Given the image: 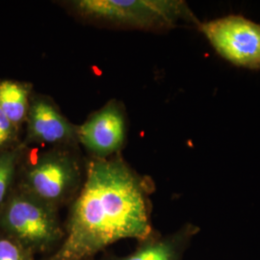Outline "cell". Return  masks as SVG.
Returning a JSON list of instances; mask_svg holds the SVG:
<instances>
[{
	"label": "cell",
	"instance_id": "3957f363",
	"mask_svg": "<svg viewBox=\"0 0 260 260\" xmlns=\"http://www.w3.org/2000/svg\"><path fill=\"white\" fill-rule=\"evenodd\" d=\"M19 174V189L60 210L78 195L86 163L78 148H50L31 159L23 156Z\"/></svg>",
	"mask_w": 260,
	"mask_h": 260
},
{
	"label": "cell",
	"instance_id": "8992f818",
	"mask_svg": "<svg viewBox=\"0 0 260 260\" xmlns=\"http://www.w3.org/2000/svg\"><path fill=\"white\" fill-rule=\"evenodd\" d=\"M26 135L22 144L50 148H78L77 126L69 121L54 101L33 93L26 119Z\"/></svg>",
	"mask_w": 260,
	"mask_h": 260
},
{
	"label": "cell",
	"instance_id": "8fae6325",
	"mask_svg": "<svg viewBox=\"0 0 260 260\" xmlns=\"http://www.w3.org/2000/svg\"><path fill=\"white\" fill-rule=\"evenodd\" d=\"M0 260H36L35 254L8 234L0 232Z\"/></svg>",
	"mask_w": 260,
	"mask_h": 260
},
{
	"label": "cell",
	"instance_id": "7a4b0ae2",
	"mask_svg": "<svg viewBox=\"0 0 260 260\" xmlns=\"http://www.w3.org/2000/svg\"><path fill=\"white\" fill-rule=\"evenodd\" d=\"M64 4L75 17L110 27L166 31L180 23L197 22L183 1L72 0Z\"/></svg>",
	"mask_w": 260,
	"mask_h": 260
},
{
	"label": "cell",
	"instance_id": "5b68a950",
	"mask_svg": "<svg viewBox=\"0 0 260 260\" xmlns=\"http://www.w3.org/2000/svg\"><path fill=\"white\" fill-rule=\"evenodd\" d=\"M202 30L214 48L234 65L260 69V25L239 16L203 24Z\"/></svg>",
	"mask_w": 260,
	"mask_h": 260
},
{
	"label": "cell",
	"instance_id": "52a82bcc",
	"mask_svg": "<svg viewBox=\"0 0 260 260\" xmlns=\"http://www.w3.org/2000/svg\"><path fill=\"white\" fill-rule=\"evenodd\" d=\"M79 145L91 159H105L121 153L126 138V117L120 102L112 100L77 126Z\"/></svg>",
	"mask_w": 260,
	"mask_h": 260
},
{
	"label": "cell",
	"instance_id": "277c9868",
	"mask_svg": "<svg viewBox=\"0 0 260 260\" xmlns=\"http://www.w3.org/2000/svg\"><path fill=\"white\" fill-rule=\"evenodd\" d=\"M0 232L18 240L34 254L51 255L65 238L59 210L18 186L0 209Z\"/></svg>",
	"mask_w": 260,
	"mask_h": 260
},
{
	"label": "cell",
	"instance_id": "7c38bea8",
	"mask_svg": "<svg viewBox=\"0 0 260 260\" xmlns=\"http://www.w3.org/2000/svg\"><path fill=\"white\" fill-rule=\"evenodd\" d=\"M19 131L0 109V153L19 147Z\"/></svg>",
	"mask_w": 260,
	"mask_h": 260
},
{
	"label": "cell",
	"instance_id": "9c48e42d",
	"mask_svg": "<svg viewBox=\"0 0 260 260\" xmlns=\"http://www.w3.org/2000/svg\"><path fill=\"white\" fill-rule=\"evenodd\" d=\"M33 93L32 85L28 82L0 80V109L18 129L26 122Z\"/></svg>",
	"mask_w": 260,
	"mask_h": 260
},
{
	"label": "cell",
	"instance_id": "ba28073f",
	"mask_svg": "<svg viewBox=\"0 0 260 260\" xmlns=\"http://www.w3.org/2000/svg\"><path fill=\"white\" fill-rule=\"evenodd\" d=\"M199 229L187 223L175 233L160 235L155 233L143 241L135 251L125 256L107 253L99 260H183L191 240Z\"/></svg>",
	"mask_w": 260,
	"mask_h": 260
},
{
	"label": "cell",
	"instance_id": "30bf717a",
	"mask_svg": "<svg viewBox=\"0 0 260 260\" xmlns=\"http://www.w3.org/2000/svg\"><path fill=\"white\" fill-rule=\"evenodd\" d=\"M25 150L26 147L21 143L19 147L0 153V209L15 188Z\"/></svg>",
	"mask_w": 260,
	"mask_h": 260
},
{
	"label": "cell",
	"instance_id": "6da1fadb",
	"mask_svg": "<svg viewBox=\"0 0 260 260\" xmlns=\"http://www.w3.org/2000/svg\"><path fill=\"white\" fill-rule=\"evenodd\" d=\"M151 192L152 182L121 153L90 159L83 185L71 204L64 241L47 260H92L116 242L147 239L155 233Z\"/></svg>",
	"mask_w": 260,
	"mask_h": 260
}]
</instances>
